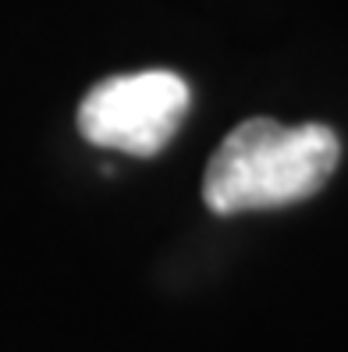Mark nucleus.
<instances>
[{"mask_svg": "<svg viewBox=\"0 0 348 352\" xmlns=\"http://www.w3.org/2000/svg\"><path fill=\"white\" fill-rule=\"evenodd\" d=\"M341 157V142L327 125H281L249 118L217 146L202 178V199L213 214L274 210L316 196Z\"/></svg>", "mask_w": 348, "mask_h": 352, "instance_id": "f257e3e1", "label": "nucleus"}, {"mask_svg": "<svg viewBox=\"0 0 348 352\" xmlns=\"http://www.w3.org/2000/svg\"><path fill=\"white\" fill-rule=\"evenodd\" d=\"M189 82L174 72H135L104 78L78 107V132L93 146L132 157L160 153L189 114Z\"/></svg>", "mask_w": 348, "mask_h": 352, "instance_id": "f03ea898", "label": "nucleus"}]
</instances>
